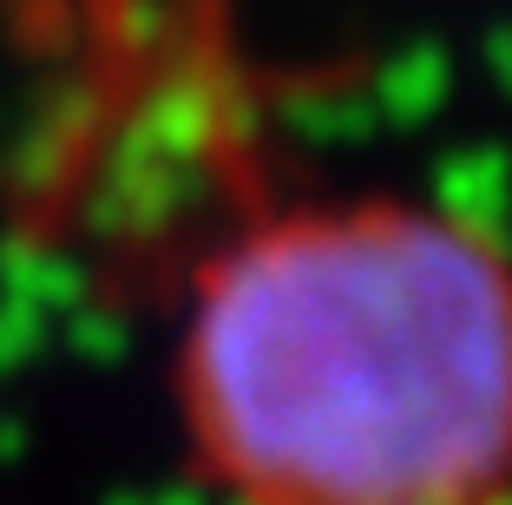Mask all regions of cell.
Segmentation results:
<instances>
[{"instance_id":"cell-1","label":"cell","mask_w":512,"mask_h":505,"mask_svg":"<svg viewBox=\"0 0 512 505\" xmlns=\"http://www.w3.org/2000/svg\"><path fill=\"white\" fill-rule=\"evenodd\" d=\"M171 401L217 505H512V256L414 197L256 217L197 263Z\"/></svg>"}]
</instances>
